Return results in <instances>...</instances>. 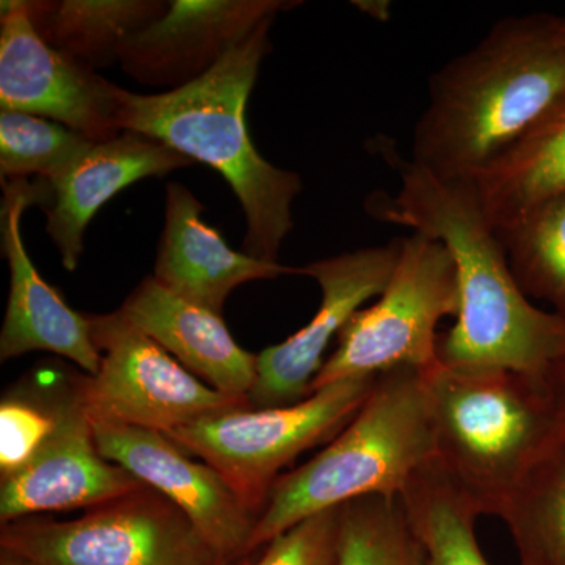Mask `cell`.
Returning <instances> with one entry per match:
<instances>
[{
	"label": "cell",
	"mask_w": 565,
	"mask_h": 565,
	"mask_svg": "<svg viewBox=\"0 0 565 565\" xmlns=\"http://www.w3.org/2000/svg\"><path fill=\"white\" fill-rule=\"evenodd\" d=\"M382 154L396 170L399 189L370 195L364 206L371 217L438 241L455 262L459 315L438 334V362L545 377L565 352V319L534 307L520 289L473 184L438 177L392 151Z\"/></svg>",
	"instance_id": "obj_1"
},
{
	"label": "cell",
	"mask_w": 565,
	"mask_h": 565,
	"mask_svg": "<svg viewBox=\"0 0 565 565\" xmlns=\"http://www.w3.org/2000/svg\"><path fill=\"white\" fill-rule=\"evenodd\" d=\"M565 103V17H509L435 71L412 161L471 178Z\"/></svg>",
	"instance_id": "obj_2"
},
{
	"label": "cell",
	"mask_w": 565,
	"mask_h": 565,
	"mask_svg": "<svg viewBox=\"0 0 565 565\" xmlns=\"http://www.w3.org/2000/svg\"><path fill=\"white\" fill-rule=\"evenodd\" d=\"M275 18L253 29L199 79L158 95L121 88V131L161 141L193 162L221 173L243 206L245 255L278 263L291 233L292 203L302 180L259 154L248 134L245 110L259 66L270 51Z\"/></svg>",
	"instance_id": "obj_3"
},
{
	"label": "cell",
	"mask_w": 565,
	"mask_h": 565,
	"mask_svg": "<svg viewBox=\"0 0 565 565\" xmlns=\"http://www.w3.org/2000/svg\"><path fill=\"white\" fill-rule=\"evenodd\" d=\"M423 375L435 457L481 515L500 516L527 471L565 438L545 379L441 363Z\"/></svg>",
	"instance_id": "obj_4"
},
{
	"label": "cell",
	"mask_w": 565,
	"mask_h": 565,
	"mask_svg": "<svg viewBox=\"0 0 565 565\" xmlns=\"http://www.w3.org/2000/svg\"><path fill=\"white\" fill-rule=\"evenodd\" d=\"M434 457L423 371L396 367L379 374L355 418L313 459L274 482L248 553L327 509L370 494L399 497Z\"/></svg>",
	"instance_id": "obj_5"
},
{
	"label": "cell",
	"mask_w": 565,
	"mask_h": 565,
	"mask_svg": "<svg viewBox=\"0 0 565 565\" xmlns=\"http://www.w3.org/2000/svg\"><path fill=\"white\" fill-rule=\"evenodd\" d=\"M377 375H356L275 408H230L166 434L188 455L211 465L259 516L286 465L332 441L355 418Z\"/></svg>",
	"instance_id": "obj_6"
},
{
	"label": "cell",
	"mask_w": 565,
	"mask_h": 565,
	"mask_svg": "<svg viewBox=\"0 0 565 565\" xmlns=\"http://www.w3.org/2000/svg\"><path fill=\"white\" fill-rule=\"evenodd\" d=\"M459 307L456 266L445 245L423 234L403 237L392 280L373 307L356 311L345 323L311 393L396 367L433 370L440 363L437 326L448 316L457 318Z\"/></svg>",
	"instance_id": "obj_7"
},
{
	"label": "cell",
	"mask_w": 565,
	"mask_h": 565,
	"mask_svg": "<svg viewBox=\"0 0 565 565\" xmlns=\"http://www.w3.org/2000/svg\"><path fill=\"white\" fill-rule=\"evenodd\" d=\"M0 548L33 565H217L191 519L158 490L87 509L81 519H21L0 530Z\"/></svg>",
	"instance_id": "obj_8"
},
{
	"label": "cell",
	"mask_w": 565,
	"mask_h": 565,
	"mask_svg": "<svg viewBox=\"0 0 565 565\" xmlns=\"http://www.w3.org/2000/svg\"><path fill=\"white\" fill-rule=\"evenodd\" d=\"M90 321L102 366L95 375H77L88 415L170 434L206 415L252 407L247 396L204 384L120 310L90 315Z\"/></svg>",
	"instance_id": "obj_9"
},
{
	"label": "cell",
	"mask_w": 565,
	"mask_h": 565,
	"mask_svg": "<svg viewBox=\"0 0 565 565\" xmlns=\"http://www.w3.org/2000/svg\"><path fill=\"white\" fill-rule=\"evenodd\" d=\"M121 87L41 39L25 0H3L0 17V104L62 122L93 141L122 132Z\"/></svg>",
	"instance_id": "obj_10"
},
{
	"label": "cell",
	"mask_w": 565,
	"mask_h": 565,
	"mask_svg": "<svg viewBox=\"0 0 565 565\" xmlns=\"http://www.w3.org/2000/svg\"><path fill=\"white\" fill-rule=\"evenodd\" d=\"M401 244L403 237L319 259L299 269V274L318 281L321 307L299 332L258 353L256 381L248 393L253 408L288 407L310 396L333 338L364 302L381 296L392 280Z\"/></svg>",
	"instance_id": "obj_11"
},
{
	"label": "cell",
	"mask_w": 565,
	"mask_h": 565,
	"mask_svg": "<svg viewBox=\"0 0 565 565\" xmlns=\"http://www.w3.org/2000/svg\"><path fill=\"white\" fill-rule=\"evenodd\" d=\"M99 452L158 490L191 519L215 555L244 559L258 515L215 468L196 462L169 435L90 416Z\"/></svg>",
	"instance_id": "obj_12"
},
{
	"label": "cell",
	"mask_w": 565,
	"mask_h": 565,
	"mask_svg": "<svg viewBox=\"0 0 565 565\" xmlns=\"http://www.w3.org/2000/svg\"><path fill=\"white\" fill-rule=\"evenodd\" d=\"M143 487L131 471L99 452L76 377L40 451L20 471L0 479V522L6 525L41 512L90 509Z\"/></svg>",
	"instance_id": "obj_13"
},
{
	"label": "cell",
	"mask_w": 565,
	"mask_h": 565,
	"mask_svg": "<svg viewBox=\"0 0 565 565\" xmlns=\"http://www.w3.org/2000/svg\"><path fill=\"white\" fill-rule=\"evenodd\" d=\"M296 0H172L169 10L121 44L118 62L148 87H184L215 65L262 22Z\"/></svg>",
	"instance_id": "obj_14"
},
{
	"label": "cell",
	"mask_w": 565,
	"mask_h": 565,
	"mask_svg": "<svg viewBox=\"0 0 565 565\" xmlns=\"http://www.w3.org/2000/svg\"><path fill=\"white\" fill-rule=\"evenodd\" d=\"M2 250L10 266V292L0 332V360L9 362L28 352L44 351L65 356L95 375L102 352L93 341L90 315H81L63 302L33 266L21 234V217L32 204L51 195L47 181L28 180L3 184Z\"/></svg>",
	"instance_id": "obj_15"
},
{
	"label": "cell",
	"mask_w": 565,
	"mask_h": 565,
	"mask_svg": "<svg viewBox=\"0 0 565 565\" xmlns=\"http://www.w3.org/2000/svg\"><path fill=\"white\" fill-rule=\"evenodd\" d=\"M203 211L202 202L185 185H167L166 226L154 266V278L163 288L222 316L230 294L244 282L299 274L280 263L234 252L222 234L203 221Z\"/></svg>",
	"instance_id": "obj_16"
},
{
	"label": "cell",
	"mask_w": 565,
	"mask_h": 565,
	"mask_svg": "<svg viewBox=\"0 0 565 565\" xmlns=\"http://www.w3.org/2000/svg\"><path fill=\"white\" fill-rule=\"evenodd\" d=\"M192 163L161 141L122 131L115 139L96 141L76 166L47 181L51 203L44 210L46 232L65 269L76 270L84 253L85 230L104 204L134 182L166 177Z\"/></svg>",
	"instance_id": "obj_17"
},
{
	"label": "cell",
	"mask_w": 565,
	"mask_h": 565,
	"mask_svg": "<svg viewBox=\"0 0 565 565\" xmlns=\"http://www.w3.org/2000/svg\"><path fill=\"white\" fill-rule=\"evenodd\" d=\"M120 311L204 384L248 397L258 355L234 341L221 315L181 299L154 277L145 278Z\"/></svg>",
	"instance_id": "obj_18"
},
{
	"label": "cell",
	"mask_w": 565,
	"mask_h": 565,
	"mask_svg": "<svg viewBox=\"0 0 565 565\" xmlns=\"http://www.w3.org/2000/svg\"><path fill=\"white\" fill-rule=\"evenodd\" d=\"M494 228L565 193V103L471 178Z\"/></svg>",
	"instance_id": "obj_19"
},
{
	"label": "cell",
	"mask_w": 565,
	"mask_h": 565,
	"mask_svg": "<svg viewBox=\"0 0 565 565\" xmlns=\"http://www.w3.org/2000/svg\"><path fill=\"white\" fill-rule=\"evenodd\" d=\"M33 28L54 50L98 73L121 44L169 10L162 0H25Z\"/></svg>",
	"instance_id": "obj_20"
},
{
	"label": "cell",
	"mask_w": 565,
	"mask_h": 565,
	"mask_svg": "<svg viewBox=\"0 0 565 565\" xmlns=\"http://www.w3.org/2000/svg\"><path fill=\"white\" fill-rule=\"evenodd\" d=\"M399 498L424 565H490L476 537L481 512L437 457L412 476Z\"/></svg>",
	"instance_id": "obj_21"
},
{
	"label": "cell",
	"mask_w": 565,
	"mask_h": 565,
	"mask_svg": "<svg viewBox=\"0 0 565 565\" xmlns=\"http://www.w3.org/2000/svg\"><path fill=\"white\" fill-rule=\"evenodd\" d=\"M520 565H565V438L527 471L500 512Z\"/></svg>",
	"instance_id": "obj_22"
},
{
	"label": "cell",
	"mask_w": 565,
	"mask_h": 565,
	"mask_svg": "<svg viewBox=\"0 0 565 565\" xmlns=\"http://www.w3.org/2000/svg\"><path fill=\"white\" fill-rule=\"evenodd\" d=\"M497 233L520 289L565 319V193L537 204Z\"/></svg>",
	"instance_id": "obj_23"
},
{
	"label": "cell",
	"mask_w": 565,
	"mask_h": 565,
	"mask_svg": "<svg viewBox=\"0 0 565 565\" xmlns=\"http://www.w3.org/2000/svg\"><path fill=\"white\" fill-rule=\"evenodd\" d=\"M334 565H424L399 497L370 494L341 505Z\"/></svg>",
	"instance_id": "obj_24"
},
{
	"label": "cell",
	"mask_w": 565,
	"mask_h": 565,
	"mask_svg": "<svg viewBox=\"0 0 565 565\" xmlns=\"http://www.w3.org/2000/svg\"><path fill=\"white\" fill-rule=\"evenodd\" d=\"M96 141L62 122L24 111H0V174L3 182L39 174L61 177L92 150Z\"/></svg>",
	"instance_id": "obj_25"
},
{
	"label": "cell",
	"mask_w": 565,
	"mask_h": 565,
	"mask_svg": "<svg viewBox=\"0 0 565 565\" xmlns=\"http://www.w3.org/2000/svg\"><path fill=\"white\" fill-rule=\"evenodd\" d=\"M66 390L54 396L6 394L0 404V479L20 471L40 451L54 430Z\"/></svg>",
	"instance_id": "obj_26"
},
{
	"label": "cell",
	"mask_w": 565,
	"mask_h": 565,
	"mask_svg": "<svg viewBox=\"0 0 565 565\" xmlns=\"http://www.w3.org/2000/svg\"><path fill=\"white\" fill-rule=\"evenodd\" d=\"M341 505L308 516L267 544L256 563L244 565H334L340 544Z\"/></svg>",
	"instance_id": "obj_27"
},
{
	"label": "cell",
	"mask_w": 565,
	"mask_h": 565,
	"mask_svg": "<svg viewBox=\"0 0 565 565\" xmlns=\"http://www.w3.org/2000/svg\"><path fill=\"white\" fill-rule=\"evenodd\" d=\"M544 379L565 424V352L546 371Z\"/></svg>",
	"instance_id": "obj_28"
},
{
	"label": "cell",
	"mask_w": 565,
	"mask_h": 565,
	"mask_svg": "<svg viewBox=\"0 0 565 565\" xmlns=\"http://www.w3.org/2000/svg\"><path fill=\"white\" fill-rule=\"evenodd\" d=\"M0 565H33L25 561L24 557L14 555L9 550L0 548Z\"/></svg>",
	"instance_id": "obj_29"
},
{
	"label": "cell",
	"mask_w": 565,
	"mask_h": 565,
	"mask_svg": "<svg viewBox=\"0 0 565 565\" xmlns=\"http://www.w3.org/2000/svg\"><path fill=\"white\" fill-rule=\"evenodd\" d=\"M245 561H247V557L237 561H221V563H218L217 565H244Z\"/></svg>",
	"instance_id": "obj_30"
}]
</instances>
